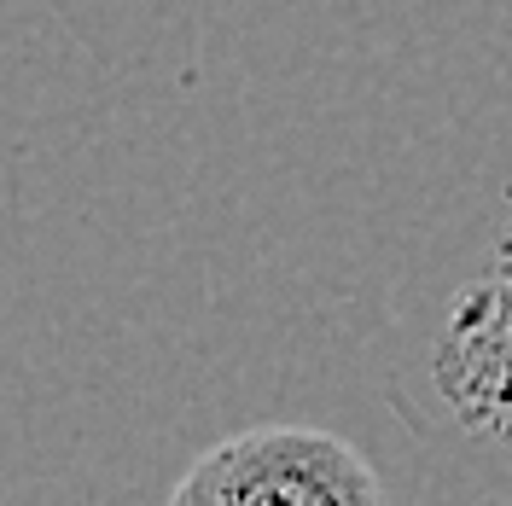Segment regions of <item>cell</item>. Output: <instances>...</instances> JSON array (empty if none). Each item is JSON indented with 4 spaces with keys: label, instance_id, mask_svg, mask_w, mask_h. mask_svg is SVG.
<instances>
[{
    "label": "cell",
    "instance_id": "6da1fadb",
    "mask_svg": "<svg viewBox=\"0 0 512 506\" xmlns=\"http://www.w3.org/2000/svg\"><path fill=\"white\" fill-rule=\"evenodd\" d=\"M169 506H390L373 460L320 425H251L198 454Z\"/></svg>",
    "mask_w": 512,
    "mask_h": 506
},
{
    "label": "cell",
    "instance_id": "7a4b0ae2",
    "mask_svg": "<svg viewBox=\"0 0 512 506\" xmlns=\"http://www.w3.org/2000/svg\"><path fill=\"white\" fill-rule=\"evenodd\" d=\"M460 419L478 425V431H501V437H512V373L501 384H489L472 408H460Z\"/></svg>",
    "mask_w": 512,
    "mask_h": 506
}]
</instances>
